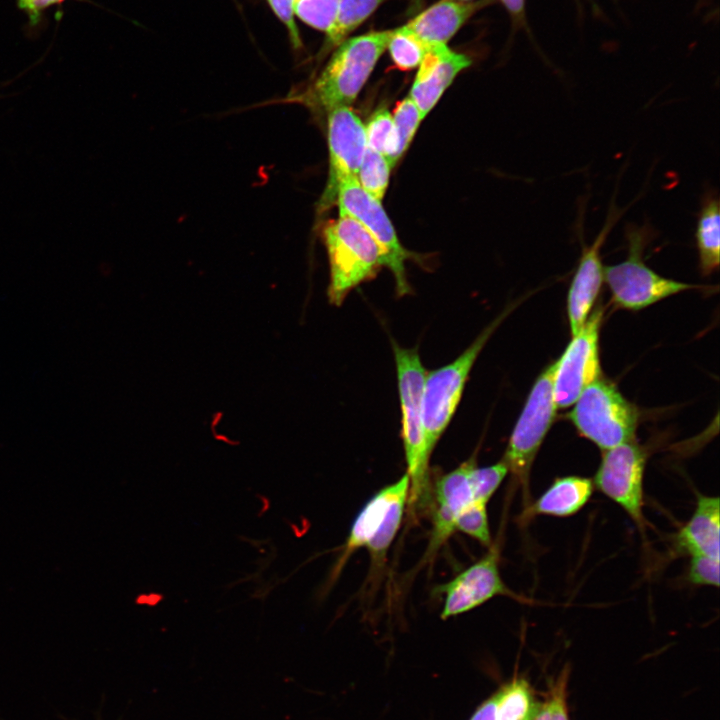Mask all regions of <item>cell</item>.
<instances>
[{"label": "cell", "mask_w": 720, "mask_h": 720, "mask_svg": "<svg viewBox=\"0 0 720 720\" xmlns=\"http://www.w3.org/2000/svg\"><path fill=\"white\" fill-rule=\"evenodd\" d=\"M323 236L330 266L328 299L340 306L352 289L376 276L383 256L371 234L348 215L329 222Z\"/></svg>", "instance_id": "obj_3"}, {"label": "cell", "mask_w": 720, "mask_h": 720, "mask_svg": "<svg viewBox=\"0 0 720 720\" xmlns=\"http://www.w3.org/2000/svg\"><path fill=\"white\" fill-rule=\"evenodd\" d=\"M603 315V307H596L554 362L553 397L557 408L573 405L587 386L600 379L599 332Z\"/></svg>", "instance_id": "obj_10"}, {"label": "cell", "mask_w": 720, "mask_h": 720, "mask_svg": "<svg viewBox=\"0 0 720 720\" xmlns=\"http://www.w3.org/2000/svg\"><path fill=\"white\" fill-rule=\"evenodd\" d=\"M511 310L513 307L503 311L452 362L427 371L422 391V411L425 446L429 457L456 412L478 356Z\"/></svg>", "instance_id": "obj_4"}, {"label": "cell", "mask_w": 720, "mask_h": 720, "mask_svg": "<svg viewBox=\"0 0 720 720\" xmlns=\"http://www.w3.org/2000/svg\"><path fill=\"white\" fill-rule=\"evenodd\" d=\"M393 31H372L347 38L334 49L318 77L299 96L302 102L327 112L349 106L387 49Z\"/></svg>", "instance_id": "obj_2"}, {"label": "cell", "mask_w": 720, "mask_h": 720, "mask_svg": "<svg viewBox=\"0 0 720 720\" xmlns=\"http://www.w3.org/2000/svg\"><path fill=\"white\" fill-rule=\"evenodd\" d=\"M688 581L697 586H719V558L691 556L687 572Z\"/></svg>", "instance_id": "obj_31"}, {"label": "cell", "mask_w": 720, "mask_h": 720, "mask_svg": "<svg viewBox=\"0 0 720 720\" xmlns=\"http://www.w3.org/2000/svg\"><path fill=\"white\" fill-rule=\"evenodd\" d=\"M388 0H340L335 20L326 32L320 55L325 56L365 22Z\"/></svg>", "instance_id": "obj_21"}, {"label": "cell", "mask_w": 720, "mask_h": 720, "mask_svg": "<svg viewBox=\"0 0 720 720\" xmlns=\"http://www.w3.org/2000/svg\"><path fill=\"white\" fill-rule=\"evenodd\" d=\"M595 489L593 480L578 475L562 476L534 501L524 508L521 521L535 516L570 517L589 502Z\"/></svg>", "instance_id": "obj_19"}, {"label": "cell", "mask_w": 720, "mask_h": 720, "mask_svg": "<svg viewBox=\"0 0 720 720\" xmlns=\"http://www.w3.org/2000/svg\"><path fill=\"white\" fill-rule=\"evenodd\" d=\"M340 0H296L294 14L308 26L327 32L332 26Z\"/></svg>", "instance_id": "obj_29"}, {"label": "cell", "mask_w": 720, "mask_h": 720, "mask_svg": "<svg viewBox=\"0 0 720 720\" xmlns=\"http://www.w3.org/2000/svg\"><path fill=\"white\" fill-rule=\"evenodd\" d=\"M64 1L66 0H17V6L27 16L29 26L35 28L42 23L47 9Z\"/></svg>", "instance_id": "obj_34"}, {"label": "cell", "mask_w": 720, "mask_h": 720, "mask_svg": "<svg viewBox=\"0 0 720 720\" xmlns=\"http://www.w3.org/2000/svg\"><path fill=\"white\" fill-rule=\"evenodd\" d=\"M401 406V438L409 478L407 505L411 511L426 506L430 500L429 460L427 454L422 411V391L425 370L417 348H404L393 341Z\"/></svg>", "instance_id": "obj_1"}, {"label": "cell", "mask_w": 720, "mask_h": 720, "mask_svg": "<svg viewBox=\"0 0 720 720\" xmlns=\"http://www.w3.org/2000/svg\"><path fill=\"white\" fill-rule=\"evenodd\" d=\"M569 419L603 451L634 440L639 413L613 384L598 379L582 391Z\"/></svg>", "instance_id": "obj_7"}, {"label": "cell", "mask_w": 720, "mask_h": 720, "mask_svg": "<svg viewBox=\"0 0 720 720\" xmlns=\"http://www.w3.org/2000/svg\"><path fill=\"white\" fill-rule=\"evenodd\" d=\"M493 697L494 720H533L538 708L531 689L522 679L509 683Z\"/></svg>", "instance_id": "obj_22"}, {"label": "cell", "mask_w": 720, "mask_h": 720, "mask_svg": "<svg viewBox=\"0 0 720 720\" xmlns=\"http://www.w3.org/2000/svg\"><path fill=\"white\" fill-rule=\"evenodd\" d=\"M407 502L408 495H403L393 502L382 526L365 546L371 563L376 567L383 564L387 551L397 535Z\"/></svg>", "instance_id": "obj_24"}, {"label": "cell", "mask_w": 720, "mask_h": 720, "mask_svg": "<svg viewBox=\"0 0 720 720\" xmlns=\"http://www.w3.org/2000/svg\"><path fill=\"white\" fill-rule=\"evenodd\" d=\"M648 454L635 440L602 451L593 483L619 505L645 537L644 473Z\"/></svg>", "instance_id": "obj_8"}, {"label": "cell", "mask_w": 720, "mask_h": 720, "mask_svg": "<svg viewBox=\"0 0 720 720\" xmlns=\"http://www.w3.org/2000/svg\"><path fill=\"white\" fill-rule=\"evenodd\" d=\"M489 0H440L415 16L403 28L424 43L447 44L467 20Z\"/></svg>", "instance_id": "obj_17"}, {"label": "cell", "mask_w": 720, "mask_h": 720, "mask_svg": "<svg viewBox=\"0 0 720 720\" xmlns=\"http://www.w3.org/2000/svg\"><path fill=\"white\" fill-rule=\"evenodd\" d=\"M720 206L715 192H707L701 202L695 231L699 268L709 276L719 268L720 259Z\"/></svg>", "instance_id": "obj_20"}, {"label": "cell", "mask_w": 720, "mask_h": 720, "mask_svg": "<svg viewBox=\"0 0 720 720\" xmlns=\"http://www.w3.org/2000/svg\"><path fill=\"white\" fill-rule=\"evenodd\" d=\"M565 682V679L560 680L548 699L538 705L533 720H568Z\"/></svg>", "instance_id": "obj_32"}, {"label": "cell", "mask_w": 720, "mask_h": 720, "mask_svg": "<svg viewBox=\"0 0 720 720\" xmlns=\"http://www.w3.org/2000/svg\"><path fill=\"white\" fill-rule=\"evenodd\" d=\"M429 46L401 26L394 29L387 49L395 66L406 71L420 64Z\"/></svg>", "instance_id": "obj_26"}, {"label": "cell", "mask_w": 720, "mask_h": 720, "mask_svg": "<svg viewBox=\"0 0 720 720\" xmlns=\"http://www.w3.org/2000/svg\"><path fill=\"white\" fill-rule=\"evenodd\" d=\"M475 462L476 457L472 456L436 481L432 531L425 552L426 558H432L455 532V523L458 516L474 501L469 481V471Z\"/></svg>", "instance_id": "obj_14"}, {"label": "cell", "mask_w": 720, "mask_h": 720, "mask_svg": "<svg viewBox=\"0 0 720 720\" xmlns=\"http://www.w3.org/2000/svg\"><path fill=\"white\" fill-rule=\"evenodd\" d=\"M456 1L469 2V1H475V0H456Z\"/></svg>", "instance_id": "obj_36"}, {"label": "cell", "mask_w": 720, "mask_h": 720, "mask_svg": "<svg viewBox=\"0 0 720 720\" xmlns=\"http://www.w3.org/2000/svg\"><path fill=\"white\" fill-rule=\"evenodd\" d=\"M625 235L627 258L603 269L604 281L615 305L637 311L671 295L701 287L662 277L645 264L644 248L654 237V230L649 224H628Z\"/></svg>", "instance_id": "obj_5"}, {"label": "cell", "mask_w": 720, "mask_h": 720, "mask_svg": "<svg viewBox=\"0 0 720 720\" xmlns=\"http://www.w3.org/2000/svg\"><path fill=\"white\" fill-rule=\"evenodd\" d=\"M272 11L284 24L288 31L289 39L295 49H300L303 44L299 29L295 22L294 6L296 0H267Z\"/></svg>", "instance_id": "obj_33"}, {"label": "cell", "mask_w": 720, "mask_h": 720, "mask_svg": "<svg viewBox=\"0 0 720 720\" xmlns=\"http://www.w3.org/2000/svg\"><path fill=\"white\" fill-rule=\"evenodd\" d=\"M455 531H460L485 547L492 545L487 504L472 501L458 516Z\"/></svg>", "instance_id": "obj_28"}, {"label": "cell", "mask_w": 720, "mask_h": 720, "mask_svg": "<svg viewBox=\"0 0 720 720\" xmlns=\"http://www.w3.org/2000/svg\"><path fill=\"white\" fill-rule=\"evenodd\" d=\"M409 496V478L405 473L397 481L378 490L361 508L355 517L341 554L333 568V577L337 576L349 558L365 547L382 526L393 502L403 496Z\"/></svg>", "instance_id": "obj_16"}, {"label": "cell", "mask_w": 720, "mask_h": 720, "mask_svg": "<svg viewBox=\"0 0 720 720\" xmlns=\"http://www.w3.org/2000/svg\"><path fill=\"white\" fill-rule=\"evenodd\" d=\"M471 60L450 49L447 44H431L418 65L409 96L423 119L438 102L444 91Z\"/></svg>", "instance_id": "obj_15"}, {"label": "cell", "mask_w": 720, "mask_h": 720, "mask_svg": "<svg viewBox=\"0 0 720 720\" xmlns=\"http://www.w3.org/2000/svg\"><path fill=\"white\" fill-rule=\"evenodd\" d=\"M392 117L396 140V160L398 161L409 146L422 118L410 97H406L398 103Z\"/></svg>", "instance_id": "obj_30"}, {"label": "cell", "mask_w": 720, "mask_h": 720, "mask_svg": "<svg viewBox=\"0 0 720 720\" xmlns=\"http://www.w3.org/2000/svg\"><path fill=\"white\" fill-rule=\"evenodd\" d=\"M720 504L717 496L698 494L695 509L674 536L680 554L719 558Z\"/></svg>", "instance_id": "obj_18"}, {"label": "cell", "mask_w": 720, "mask_h": 720, "mask_svg": "<svg viewBox=\"0 0 720 720\" xmlns=\"http://www.w3.org/2000/svg\"><path fill=\"white\" fill-rule=\"evenodd\" d=\"M508 474V467L501 459L499 462L478 467L476 462L469 471V481L474 501L488 503Z\"/></svg>", "instance_id": "obj_27"}, {"label": "cell", "mask_w": 720, "mask_h": 720, "mask_svg": "<svg viewBox=\"0 0 720 720\" xmlns=\"http://www.w3.org/2000/svg\"><path fill=\"white\" fill-rule=\"evenodd\" d=\"M515 22L521 23L525 18L526 0H499Z\"/></svg>", "instance_id": "obj_35"}, {"label": "cell", "mask_w": 720, "mask_h": 720, "mask_svg": "<svg viewBox=\"0 0 720 720\" xmlns=\"http://www.w3.org/2000/svg\"><path fill=\"white\" fill-rule=\"evenodd\" d=\"M327 128L329 171L319 201L321 212L336 204L342 183L356 179L367 148L365 126L350 106H339L328 111Z\"/></svg>", "instance_id": "obj_11"}, {"label": "cell", "mask_w": 720, "mask_h": 720, "mask_svg": "<svg viewBox=\"0 0 720 720\" xmlns=\"http://www.w3.org/2000/svg\"><path fill=\"white\" fill-rule=\"evenodd\" d=\"M444 594L441 618L448 619L477 608L496 596H517L503 581L499 570V550L489 551L472 565L439 587Z\"/></svg>", "instance_id": "obj_12"}, {"label": "cell", "mask_w": 720, "mask_h": 720, "mask_svg": "<svg viewBox=\"0 0 720 720\" xmlns=\"http://www.w3.org/2000/svg\"><path fill=\"white\" fill-rule=\"evenodd\" d=\"M620 214L617 209H610L594 242L590 246L583 245L567 297V315L572 336L577 334L586 322L599 295L604 281L601 248Z\"/></svg>", "instance_id": "obj_13"}, {"label": "cell", "mask_w": 720, "mask_h": 720, "mask_svg": "<svg viewBox=\"0 0 720 720\" xmlns=\"http://www.w3.org/2000/svg\"><path fill=\"white\" fill-rule=\"evenodd\" d=\"M365 135L367 147L385 156L393 167L397 163L395 130L393 117L387 109L373 113L365 126Z\"/></svg>", "instance_id": "obj_23"}, {"label": "cell", "mask_w": 720, "mask_h": 720, "mask_svg": "<svg viewBox=\"0 0 720 720\" xmlns=\"http://www.w3.org/2000/svg\"><path fill=\"white\" fill-rule=\"evenodd\" d=\"M554 368L553 363L535 381L502 458L508 474L521 488L524 508L531 503L530 471L557 409L553 397Z\"/></svg>", "instance_id": "obj_6"}, {"label": "cell", "mask_w": 720, "mask_h": 720, "mask_svg": "<svg viewBox=\"0 0 720 720\" xmlns=\"http://www.w3.org/2000/svg\"><path fill=\"white\" fill-rule=\"evenodd\" d=\"M391 169L385 156L367 147L356 179L367 193L381 201L388 187Z\"/></svg>", "instance_id": "obj_25"}, {"label": "cell", "mask_w": 720, "mask_h": 720, "mask_svg": "<svg viewBox=\"0 0 720 720\" xmlns=\"http://www.w3.org/2000/svg\"><path fill=\"white\" fill-rule=\"evenodd\" d=\"M336 203L340 214L359 222L379 245L383 266H387L394 275L397 295H409L411 286L406 275L405 261L411 256L399 242L381 201L367 193L357 179H350L340 186Z\"/></svg>", "instance_id": "obj_9"}]
</instances>
